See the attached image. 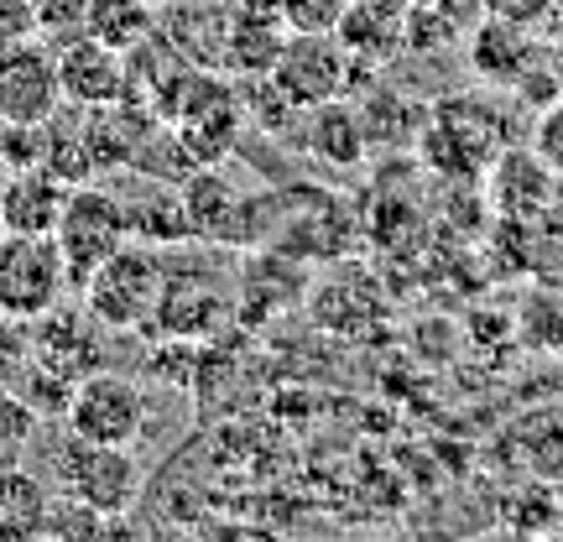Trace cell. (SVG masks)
<instances>
[{"label":"cell","mask_w":563,"mask_h":542,"mask_svg":"<svg viewBox=\"0 0 563 542\" xmlns=\"http://www.w3.org/2000/svg\"><path fill=\"white\" fill-rule=\"evenodd\" d=\"M162 281H167V266H162L157 245L125 241L115 256H104V262L79 281V292H84V308L95 313L100 329L131 334V329H146V323H152Z\"/></svg>","instance_id":"cell-1"},{"label":"cell","mask_w":563,"mask_h":542,"mask_svg":"<svg viewBox=\"0 0 563 542\" xmlns=\"http://www.w3.org/2000/svg\"><path fill=\"white\" fill-rule=\"evenodd\" d=\"M68 292H74V277L53 235L0 230V319L32 323L53 313Z\"/></svg>","instance_id":"cell-2"},{"label":"cell","mask_w":563,"mask_h":542,"mask_svg":"<svg viewBox=\"0 0 563 542\" xmlns=\"http://www.w3.org/2000/svg\"><path fill=\"white\" fill-rule=\"evenodd\" d=\"M63 428L84 443H115V449H131V443L146 433V391H141L136 376L125 370H89L68 386V402H63Z\"/></svg>","instance_id":"cell-3"},{"label":"cell","mask_w":563,"mask_h":542,"mask_svg":"<svg viewBox=\"0 0 563 542\" xmlns=\"http://www.w3.org/2000/svg\"><path fill=\"white\" fill-rule=\"evenodd\" d=\"M53 241H58L63 262H68V277H74V292L79 281L115 256L125 241H131V220H125V203L115 193H104L100 182H74L68 199H63V214L53 224Z\"/></svg>","instance_id":"cell-4"},{"label":"cell","mask_w":563,"mask_h":542,"mask_svg":"<svg viewBox=\"0 0 563 542\" xmlns=\"http://www.w3.org/2000/svg\"><path fill=\"white\" fill-rule=\"evenodd\" d=\"M58 490L63 501L84 506L95 517H115L136 501L141 490V464L131 460V449H115V443H84L68 433V443L58 449Z\"/></svg>","instance_id":"cell-5"},{"label":"cell","mask_w":563,"mask_h":542,"mask_svg":"<svg viewBox=\"0 0 563 542\" xmlns=\"http://www.w3.org/2000/svg\"><path fill=\"white\" fill-rule=\"evenodd\" d=\"M350 74H355V58L340 32H287L266 79L292 110H313L323 100H340Z\"/></svg>","instance_id":"cell-6"},{"label":"cell","mask_w":563,"mask_h":542,"mask_svg":"<svg viewBox=\"0 0 563 542\" xmlns=\"http://www.w3.org/2000/svg\"><path fill=\"white\" fill-rule=\"evenodd\" d=\"M418 152L439 178L481 182L485 167H490V157L501 152V141L490 136V125L475 115V104L454 100V104H443V110H433V121L422 125Z\"/></svg>","instance_id":"cell-7"},{"label":"cell","mask_w":563,"mask_h":542,"mask_svg":"<svg viewBox=\"0 0 563 542\" xmlns=\"http://www.w3.org/2000/svg\"><path fill=\"white\" fill-rule=\"evenodd\" d=\"M58 104V47H42V37H32L0 53V125H47Z\"/></svg>","instance_id":"cell-8"},{"label":"cell","mask_w":563,"mask_h":542,"mask_svg":"<svg viewBox=\"0 0 563 542\" xmlns=\"http://www.w3.org/2000/svg\"><path fill=\"white\" fill-rule=\"evenodd\" d=\"M58 84H63V104H115L131 95V68L125 53L110 42L74 32L68 42H58Z\"/></svg>","instance_id":"cell-9"},{"label":"cell","mask_w":563,"mask_h":542,"mask_svg":"<svg viewBox=\"0 0 563 542\" xmlns=\"http://www.w3.org/2000/svg\"><path fill=\"white\" fill-rule=\"evenodd\" d=\"M485 193H490V209L501 220L532 224L559 193V173L532 146H501L485 167Z\"/></svg>","instance_id":"cell-10"},{"label":"cell","mask_w":563,"mask_h":542,"mask_svg":"<svg viewBox=\"0 0 563 542\" xmlns=\"http://www.w3.org/2000/svg\"><path fill=\"white\" fill-rule=\"evenodd\" d=\"M188 241L199 245H241V188L224 178L220 167H188L178 182Z\"/></svg>","instance_id":"cell-11"},{"label":"cell","mask_w":563,"mask_h":542,"mask_svg":"<svg viewBox=\"0 0 563 542\" xmlns=\"http://www.w3.org/2000/svg\"><path fill=\"white\" fill-rule=\"evenodd\" d=\"M32 361L58 376V381H79L89 370H100V340H95V313H63V302L53 313L32 319Z\"/></svg>","instance_id":"cell-12"},{"label":"cell","mask_w":563,"mask_h":542,"mask_svg":"<svg viewBox=\"0 0 563 542\" xmlns=\"http://www.w3.org/2000/svg\"><path fill=\"white\" fill-rule=\"evenodd\" d=\"M287 16L266 0H235L230 5V32H224V63L235 79H266L287 42Z\"/></svg>","instance_id":"cell-13"},{"label":"cell","mask_w":563,"mask_h":542,"mask_svg":"<svg viewBox=\"0 0 563 542\" xmlns=\"http://www.w3.org/2000/svg\"><path fill=\"white\" fill-rule=\"evenodd\" d=\"M68 188H74V182L58 178V173L42 167V162L11 167V178H0V224H5V230H21V235H53Z\"/></svg>","instance_id":"cell-14"},{"label":"cell","mask_w":563,"mask_h":542,"mask_svg":"<svg viewBox=\"0 0 563 542\" xmlns=\"http://www.w3.org/2000/svg\"><path fill=\"white\" fill-rule=\"evenodd\" d=\"M224 313H230V298H224L220 287L188 277V272H167L157 313H152L146 329L162 334V340H199V334H214V329H220Z\"/></svg>","instance_id":"cell-15"},{"label":"cell","mask_w":563,"mask_h":542,"mask_svg":"<svg viewBox=\"0 0 563 542\" xmlns=\"http://www.w3.org/2000/svg\"><path fill=\"white\" fill-rule=\"evenodd\" d=\"M407 11L412 0H350L334 32L355 63H391L407 53Z\"/></svg>","instance_id":"cell-16"},{"label":"cell","mask_w":563,"mask_h":542,"mask_svg":"<svg viewBox=\"0 0 563 542\" xmlns=\"http://www.w3.org/2000/svg\"><path fill=\"white\" fill-rule=\"evenodd\" d=\"M308 125H302V141H308V152L329 167H361L365 152H371V131H365V115L355 104L340 100H323L313 110H302Z\"/></svg>","instance_id":"cell-17"},{"label":"cell","mask_w":563,"mask_h":542,"mask_svg":"<svg viewBox=\"0 0 563 542\" xmlns=\"http://www.w3.org/2000/svg\"><path fill=\"white\" fill-rule=\"evenodd\" d=\"M84 32L110 42V47H121V53H131L136 42H146L157 32V11H152L146 0H89Z\"/></svg>","instance_id":"cell-18"},{"label":"cell","mask_w":563,"mask_h":542,"mask_svg":"<svg viewBox=\"0 0 563 542\" xmlns=\"http://www.w3.org/2000/svg\"><path fill=\"white\" fill-rule=\"evenodd\" d=\"M125 220H131V241L141 245H188V220H183V199L178 188H162L146 203H125Z\"/></svg>","instance_id":"cell-19"},{"label":"cell","mask_w":563,"mask_h":542,"mask_svg":"<svg viewBox=\"0 0 563 542\" xmlns=\"http://www.w3.org/2000/svg\"><path fill=\"white\" fill-rule=\"evenodd\" d=\"M527 53H532V42H522L517 26L490 21V26H481V37H475V53H470V58H475V74H481V79L511 84V79H522Z\"/></svg>","instance_id":"cell-20"},{"label":"cell","mask_w":563,"mask_h":542,"mask_svg":"<svg viewBox=\"0 0 563 542\" xmlns=\"http://www.w3.org/2000/svg\"><path fill=\"white\" fill-rule=\"evenodd\" d=\"M32 433H37V412L21 402V397H5V391H0V469L21 464Z\"/></svg>","instance_id":"cell-21"},{"label":"cell","mask_w":563,"mask_h":542,"mask_svg":"<svg viewBox=\"0 0 563 542\" xmlns=\"http://www.w3.org/2000/svg\"><path fill=\"white\" fill-rule=\"evenodd\" d=\"M350 0H277V11L287 16L292 32H334Z\"/></svg>","instance_id":"cell-22"},{"label":"cell","mask_w":563,"mask_h":542,"mask_svg":"<svg viewBox=\"0 0 563 542\" xmlns=\"http://www.w3.org/2000/svg\"><path fill=\"white\" fill-rule=\"evenodd\" d=\"M32 11H37L42 37L68 42L74 32H84V21H89V0H32Z\"/></svg>","instance_id":"cell-23"},{"label":"cell","mask_w":563,"mask_h":542,"mask_svg":"<svg viewBox=\"0 0 563 542\" xmlns=\"http://www.w3.org/2000/svg\"><path fill=\"white\" fill-rule=\"evenodd\" d=\"M32 37H42L32 0H0V53H11V47H21Z\"/></svg>","instance_id":"cell-24"},{"label":"cell","mask_w":563,"mask_h":542,"mask_svg":"<svg viewBox=\"0 0 563 542\" xmlns=\"http://www.w3.org/2000/svg\"><path fill=\"white\" fill-rule=\"evenodd\" d=\"M527 146H532V152H538V157L563 178V100H553L543 115H538V131H532Z\"/></svg>","instance_id":"cell-25"},{"label":"cell","mask_w":563,"mask_h":542,"mask_svg":"<svg viewBox=\"0 0 563 542\" xmlns=\"http://www.w3.org/2000/svg\"><path fill=\"white\" fill-rule=\"evenodd\" d=\"M146 5H152V11H167V5H173V0H146Z\"/></svg>","instance_id":"cell-26"},{"label":"cell","mask_w":563,"mask_h":542,"mask_svg":"<svg viewBox=\"0 0 563 542\" xmlns=\"http://www.w3.org/2000/svg\"><path fill=\"white\" fill-rule=\"evenodd\" d=\"M559 188H563V178H559Z\"/></svg>","instance_id":"cell-27"},{"label":"cell","mask_w":563,"mask_h":542,"mask_svg":"<svg viewBox=\"0 0 563 542\" xmlns=\"http://www.w3.org/2000/svg\"><path fill=\"white\" fill-rule=\"evenodd\" d=\"M0 230H5V224H0Z\"/></svg>","instance_id":"cell-28"}]
</instances>
